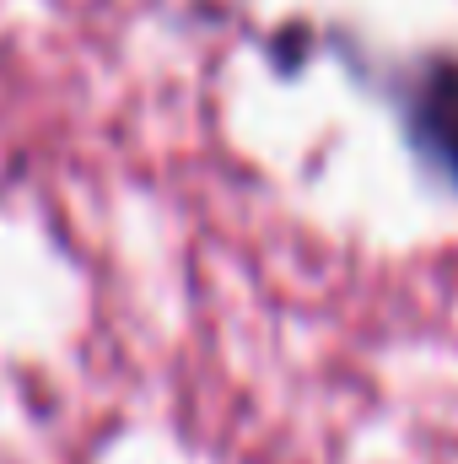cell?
<instances>
[{"mask_svg":"<svg viewBox=\"0 0 458 464\" xmlns=\"http://www.w3.org/2000/svg\"><path fill=\"white\" fill-rule=\"evenodd\" d=\"M399 119L421 162L458 189V54H426L399 82Z\"/></svg>","mask_w":458,"mask_h":464,"instance_id":"cell-1","label":"cell"}]
</instances>
